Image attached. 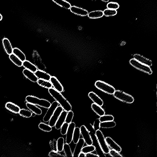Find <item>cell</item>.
<instances>
[{
	"label": "cell",
	"instance_id": "29",
	"mask_svg": "<svg viewBox=\"0 0 157 157\" xmlns=\"http://www.w3.org/2000/svg\"><path fill=\"white\" fill-rule=\"evenodd\" d=\"M9 57L11 61L16 66L18 67H21L22 66L23 62L14 54L12 53L9 55Z\"/></svg>",
	"mask_w": 157,
	"mask_h": 157
},
{
	"label": "cell",
	"instance_id": "47",
	"mask_svg": "<svg viewBox=\"0 0 157 157\" xmlns=\"http://www.w3.org/2000/svg\"><path fill=\"white\" fill-rule=\"evenodd\" d=\"M100 157V156L98 155L95 154L93 153H92V152H90V153H89L86 154V157Z\"/></svg>",
	"mask_w": 157,
	"mask_h": 157
},
{
	"label": "cell",
	"instance_id": "18",
	"mask_svg": "<svg viewBox=\"0 0 157 157\" xmlns=\"http://www.w3.org/2000/svg\"><path fill=\"white\" fill-rule=\"evenodd\" d=\"M88 96L95 104L101 106L104 105V101L95 92H90L88 93Z\"/></svg>",
	"mask_w": 157,
	"mask_h": 157
},
{
	"label": "cell",
	"instance_id": "30",
	"mask_svg": "<svg viewBox=\"0 0 157 157\" xmlns=\"http://www.w3.org/2000/svg\"><path fill=\"white\" fill-rule=\"evenodd\" d=\"M37 83L39 86L45 88L49 89L53 87L50 81L38 79Z\"/></svg>",
	"mask_w": 157,
	"mask_h": 157
},
{
	"label": "cell",
	"instance_id": "38",
	"mask_svg": "<svg viewBox=\"0 0 157 157\" xmlns=\"http://www.w3.org/2000/svg\"><path fill=\"white\" fill-rule=\"evenodd\" d=\"M104 15L108 17L113 16L116 15L117 14V11L116 10L111 9H106L104 11Z\"/></svg>",
	"mask_w": 157,
	"mask_h": 157
},
{
	"label": "cell",
	"instance_id": "9",
	"mask_svg": "<svg viewBox=\"0 0 157 157\" xmlns=\"http://www.w3.org/2000/svg\"><path fill=\"white\" fill-rule=\"evenodd\" d=\"M33 57L34 65L37 67L38 69L44 71L45 70L46 67L37 51H34Z\"/></svg>",
	"mask_w": 157,
	"mask_h": 157
},
{
	"label": "cell",
	"instance_id": "49",
	"mask_svg": "<svg viewBox=\"0 0 157 157\" xmlns=\"http://www.w3.org/2000/svg\"><path fill=\"white\" fill-rule=\"evenodd\" d=\"M3 16L0 13V21H1L3 19Z\"/></svg>",
	"mask_w": 157,
	"mask_h": 157
},
{
	"label": "cell",
	"instance_id": "41",
	"mask_svg": "<svg viewBox=\"0 0 157 157\" xmlns=\"http://www.w3.org/2000/svg\"><path fill=\"white\" fill-rule=\"evenodd\" d=\"M74 113L73 111H70L68 112L66 116L65 122L69 124L72 122L74 117Z\"/></svg>",
	"mask_w": 157,
	"mask_h": 157
},
{
	"label": "cell",
	"instance_id": "16",
	"mask_svg": "<svg viewBox=\"0 0 157 157\" xmlns=\"http://www.w3.org/2000/svg\"><path fill=\"white\" fill-rule=\"evenodd\" d=\"M85 142L83 138H80L79 141L76 144L75 148L73 153L74 157H78L79 154L82 152V150L84 144Z\"/></svg>",
	"mask_w": 157,
	"mask_h": 157
},
{
	"label": "cell",
	"instance_id": "17",
	"mask_svg": "<svg viewBox=\"0 0 157 157\" xmlns=\"http://www.w3.org/2000/svg\"><path fill=\"white\" fill-rule=\"evenodd\" d=\"M22 73L25 77L30 81L34 83L37 82L38 79L33 72L25 69L22 71Z\"/></svg>",
	"mask_w": 157,
	"mask_h": 157
},
{
	"label": "cell",
	"instance_id": "43",
	"mask_svg": "<svg viewBox=\"0 0 157 157\" xmlns=\"http://www.w3.org/2000/svg\"><path fill=\"white\" fill-rule=\"evenodd\" d=\"M101 122L99 119H96L94 121L93 125H92L94 131L95 132L97 130H99L100 129V123Z\"/></svg>",
	"mask_w": 157,
	"mask_h": 157
},
{
	"label": "cell",
	"instance_id": "40",
	"mask_svg": "<svg viewBox=\"0 0 157 157\" xmlns=\"http://www.w3.org/2000/svg\"><path fill=\"white\" fill-rule=\"evenodd\" d=\"M106 7L108 9H111L117 10L120 7L118 3L115 2H111L108 3L107 4Z\"/></svg>",
	"mask_w": 157,
	"mask_h": 157
},
{
	"label": "cell",
	"instance_id": "2",
	"mask_svg": "<svg viewBox=\"0 0 157 157\" xmlns=\"http://www.w3.org/2000/svg\"><path fill=\"white\" fill-rule=\"evenodd\" d=\"M27 102L38 105L46 109H48L51 105L48 100L44 99H40L36 97L32 96H28L26 98Z\"/></svg>",
	"mask_w": 157,
	"mask_h": 157
},
{
	"label": "cell",
	"instance_id": "34",
	"mask_svg": "<svg viewBox=\"0 0 157 157\" xmlns=\"http://www.w3.org/2000/svg\"><path fill=\"white\" fill-rule=\"evenodd\" d=\"M19 114L22 117L28 118L32 116V113L29 110L22 109H20Z\"/></svg>",
	"mask_w": 157,
	"mask_h": 157
},
{
	"label": "cell",
	"instance_id": "33",
	"mask_svg": "<svg viewBox=\"0 0 157 157\" xmlns=\"http://www.w3.org/2000/svg\"><path fill=\"white\" fill-rule=\"evenodd\" d=\"M64 139L63 137L58 138L57 141V151L59 152H61L63 150L64 143Z\"/></svg>",
	"mask_w": 157,
	"mask_h": 157
},
{
	"label": "cell",
	"instance_id": "46",
	"mask_svg": "<svg viewBox=\"0 0 157 157\" xmlns=\"http://www.w3.org/2000/svg\"><path fill=\"white\" fill-rule=\"evenodd\" d=\"M50 145L52 150L57 151V141L54 140L50 141Z\"/></svg>",
	"mask_w": 157,
	"mask_h": 157
},
{
	"label": "cell",
	"instance_id": "44",
	"mask_svg": "<svg viewBox=\"0 0 157 157\" xmlns=\"http://www.w3.org/2000/svg\"><path fill=\"white\" fill-rule=\"evenodd\" d=\"M110 156L113 157H122L123 156L121 155L119 152L113 150H110L109 153Z\"/></svg>",
	"mask_w": 157,
	"mask_h": 157
},
{
	"label": "cell",
	"instance_id": "37",
	"mask_svg": "<svg viewBox=\"0 0 157 157\" xmlns=\"http://www.w3.org/2000/svg\"><path fill=\"white\" fill-rule=\"evenodd\" d=\"M96 150V147L93 145H87L85 147H83L82 150V152L85 154L90 153Z\"/></svg>",
	"mask_w": 157,
	"mask_h": 157
},
{
	"label": "cell",
	"instance_id": "13",
	"mask_svg": "<svg viewBox=\"0 0 157 157\" xmlns=\"http://www.w3.org/2000/svg\"><path fill=\"white\" fill-rule=\"evenodd\" d=\"M105 139L108 146L111 149L119 152V153L122 151L121 147L111 137H107L105 138Z\"/></svg>",
	"mask_w": 157,
	"mask_h": 157
},
{
	"label": "cell",
	"instance_id": "7",
	"mask_svg": "<svg viewBox=\"0 0 157 157\" xmlns=\"http://www.w3.org/2000/svg\"><path fill=\"white\" fill-rule=\"evenodd\" d=\"M81 135H82L85 143L87 145L93 144V141L90 132L84 125H82L80 128Z\"/></svg>",
	"mask_w": 157,
	"mask_h": 157
},
{
	"label": "cell",
	"instance_id": "32",
	"mask_svg": "<svg viewBox=\"0 0 157 157\" xmlns=\"http://www.w3.org/2000/svg\"><path fill=\"white\" fill-rule=\"evenodd\" d=\"M81 135L80 128L79 127H75L74 132L73 141L75 144H76L79 141Z\"/></svg>",
	"mask_w": 157,
	"mask_h": 157
},
{
	"label": "cell",
	"instance_id": "5",
	"mask_svg": "<svg viewBox=\"0 0 157 157\" xmlns=\"http://www.w3.org/2000/svg\"><path fill=\"white\" fill-rule=\"evenodd\" d=\"M95 86L98 89L110 95H113L115 91L113 86L102 81H97L95 83Z\"/></svg>",
	"mask_w": 157,
	"mask_h": 157
},
{
	"label": "cell",
	"instance_id": "35",
	"mask_svg": "<svg viewBox=\"0 0 157 157\" xmlns=\"http://www.w3.org/2000/svg\"><path fill=\"white\" fill-rule=\"evenodd\" d=\"M66 157H73V153L72 152L71 147L69 144L67 143H65L64 144L63 150Z\"/></svg>",
	"mask_w": 157,
	"mask_h": 157
},
{
	"label": "cell",
	"instance_id": "6",
	"mask_svg": "<svg viewBox=\"0 0 157 157\" xmlns=\"http://www.w3.org/2000/svg\"><path fill=\"white\" fill-rule=\"evenodd\" d=\"M129 63L133 66L135 68L151 75L152 73V71L150 67L143 64L138 61L134 58L130 60Z\"/></svg>",
	"mask_w": 157,
	"mask_h": 157
},
{
	"label": "cell",
	"instance_id": "25",
	"mask_svg": "<svg viewBox=\"0 0 157 157\" xmlns=\"http://www.w3.org/2000/svg\"><path fill=\"white\" fill-rule=\"evenodd\" d=\"M91 108L93 111L98 115L100 117L105 115V112L101 106L98 105L95 103L91 105Z\"/></svg>",
	"mask_w": 157,
	"mask_h": 157
},
{
	"label": "cell",
	"instance_id": "27",
	"mask_svg": "<svg viewBox=\"0 0 157 157\" xmlns=\"http://www.w3.org/2000/svg\"><path fill=\"white\" fill-rule=\"evenodd\" d=\"M13 53L20 58L22 62L26 60V57L25 54L19 48H15L13 49Z\"/></svg>",
	"mask_w": 157,
	"mask_h": 157
},
{
	"label": "cell",
	"instance_id": "14",
	"mask_svg": "<svg viewBox=\"0 0 157 157\" xmlns=\"http://www.w3.org/2000/svg\"><path fill=\"white\" fill-rule=\"evenodd\" d=\"M50 81L52 86L56 90L60 92H63L64 88L62 84L57 79L55 76H51Z\"/></svg>",
	"mask_w": 157,
	"mask_h": 157
},
{
	"label": "cell",
	"instance_id": "11",
	"mask_svg": "<svg viewBox=\"0 0 157 157\" xmlns=\"http://www.w3.org/2000/svg\"><path fill=\"white\" fill-rule=\"evenodd\" d=\"M75 127V124L74 122H71L69 124L66 134V143L68 144H70L73 141V134Z\"/></svg>",
	"mask_w": 157,
	"mask_h": 157
},
{
	"label": "cell",
	"instance_id": "50",
	"mask_svg": "<svg viewBox=\"0 0 157 157\" xmlns=\"http://www.w3.org/2000/svg\"><path fill=\"white\" fill-rule=\"evenodd\" d=\"M101 1L105 3L108 2L109 1V0H101Z\"/></svg>",
	"mask_w": 157,
	"mask_h": 157
},
{
	"label": "cell",
	"instance_id": "48",
	"mask_svg": "<svg viewBox=\"0 0 157 157\" xmlns=\"http://www.w3.org/2000/svg\"><path fill=\"white\" fill-rule=\"evenodd\" d=\"M79 157H86V154H84L82 152H81L80 154H79Z\"/></svg>",
	"mask_w": 157,
	"mask_h": 157
},
{
	"label": "cell",
	"instance_id": "4",
	"mask_svg": "<svg viewBox=\"0 0 157 157\" xmlns=\"http://www.w3.org/2000/svg\"><path fill=\"white\" fill-rule=\"evenodd\" d=\"M113 96L116 99L127 104H132L134 101L132 96L121 91L115 90Z\"/></svg>",
	"mask_w": 157,
	"mask_h": 157
},
{
	"label": "cell",
	"instance_id": "10",
	"mask_svg": "<svg viewBox=\"0 0 157 157\" xmlns=\"http://www.w3.org/2000/svg\"><path fill=\"white\" fill-rule=\"evenodd\" d=\"M63 110L64 109L61 106H58L49 120V125L52 127H55L57 121Z\"/></svg>",
	"mask_w": 157,
	"mask_h": 157
},
{
	"label": "cell",
	"instance_id": "31",
	"mask_svg": "<svg viewBox=\"0 0 157 157\" xmlns=\"http://www.w3.org/2000/svg\"><path fill=\"white\" fill-rule=\"evenodd\" d=\"M116 123L114 121L105 122H101L100 128H111L116 126Z\"/></svg>",
	"mask_w": 157,
	"mask_h": 157
},
{
	"label": "cell",
	"instance_id": "3",
	"mask_svg": "<svg viewBox=\"0 0 157 157\" xmlns=\"http://www.w3.org/2000/svg\"><path fill=\"white\" fill-rule=\"evenodd\" d=\"M95 135L102 152L106 154H109L110 150L102 132L100 129L97 130L95 132Z\"/></svg>",
	"mask_w": 157,
	"mask_h": 157
},
{
	"label": "cell",
	"instance_id": "12",
	"mask_svg": "<svg viewBox=\"0 0 157 157\" xmlns=\"http://www.w3.org/2000/svg\"><path fill=\"white\" fill-rule=\"evenodd\" d=\"M70 10L74 14L83 17L88 15L89 13L86 10L75 6H71Z\"/></svg>",
	"mask_w": 157,
	"mask_h": 157
},
{
	"label": "cell",
	"instance_id": "42",
	"mask_svg": "<svg viewBox=\"0 0 157 157\" xmlns=\"http://www.w3.org/2000/svg\"><path fill=\"white\" fill-rule=\"evenodd\" d=\"M69 124L65 122L61 128V133L62 135H66L67 130H68Z\"/></svg>",
	"mask_w": 157,
	"mask_h": 157
},
{
	"label": "cell",
	"instance_id": "23",
	"mask_svg": "<svg viewBox=\"0 0 157 157\" xmlns=\"http://www.w3.org/2000/svg\"><path fill=\"white\" fill-rule=\"evenodd\" d=\"M26 105L29 110L36 115H40L42 114V110L36 105L28 102L26 103Z\"/></svg>",
	"mask_w": 157,
	"mask_h": 157
},
{
	"label": "cell",
	"instance_id": "36",
	"mask_svg": "<svg viewBox=\"0 0 157 157\" xmlns=\"http://www.w3.org/2000/svg\"><path fill=\"white\" fill-rule=\"evenodd\" d=\"M38 127L42 131L46 132H50L52 130V127L50 125L43 123L39 124Z\"/></svg>",
	"mask_w": 157,
	"mask_h": 157
},
{
	"label": "cell",
	"instance_id": "19",
	"mask_svg": "<svg viewBox=\"0 0 157 157\" xmlns=\"http://www.w3.org/2000/svg\"><path fill=\"white\" fill-rule=\"evenodd\" d=\"M3 47L7 54L9 55L13 53V48L8 38H4L3 40Z\"/></svg>",
	"mask_w": 157,
	"mask_h": 157
},
{
	"label": "cell",
	"instance_id": "1",
	"mask_svg": "<svg viewBox=\"0 0 157 157\" xmlns=\"http://www.w3.org/2000/svg\"><path fill=\"white\" fill-rule=\"evenodd\" d=\"M48 92L64 110L68 112L72 109V107L70 102L62 95L61 92L57 91L53 87L49 89Z\"/></svg>",
	"mask_w": 157,
	"mask_h": 157
},
{
	"label": "cell",
	"instance_id": "15",
	"mask_svg": "<svg viewBox=\"0 0 157 157\" xmlns=\"http://www.w3.org/2000/svg\"><path fill=\"white\" fill-rule=\"evenodd\" d=\"M67 113L68 112L65 110L62 111L55 125L56 129L57 130L60 129L62 125L65 122Z\"/></svg>",
	"mask_w": 157,
	"mask_h": 157
},
{
	"label": "cell",
	"instance_id": "21",
	"mask_svg": "<svg viewBox=\"0 0 157 157\" xmlns=\"http://www.w3.org/2000/svg\"><path fill=\"white\" fill-rule=\"evenodd\" d=\"M38 79L50 81L51 76L44 71L38 69L34 73Z\"/></svg>",
	"mask_w": 157,
	"mask_h": 157
},
{
	"label": "cell",
	"instance_id": "39",
	"mask_svg": "<svg viewBox=\"0 0 157 157\" xmlns=\"http://www.w3.org/2000/svg\"><path fill=\"white\" fill-rule=\"evenodd\" d=\"M101 122L111 121H114V117L111 115H104L100 117L99 118Z\"/></svg>",
	"mask_w": 157,
	"mask_h": 157
},
{
	"label": "cell",
	"instance_id": "26",
	"mask_svg": "<svg viewBox=\"0 0 157 157\" xmlns=\"http://www.w3.org/2000/svg\"><path fill=\"white\" fill-rule=\"evenodd\" d=\"M22 66H23L25 69L32 71L34 73L38 70L37 67L34 64L28 60H26L23 62Z\"/></svg>",
	"mask_w": 157,
	"mask_h": 157
},
{
	"label": "cell",
	"instance_id": "24",
	"mask_svg": "<svg viewBox=\"0 0 157 157\" xmlns=\"http://www.w3.org/2000/svg\"><path fill=\"white\" fill-rule=\"evenodd\" d=\"M88 15L90 19H95L100 18L104 16V14L103 11L96 10L89 13Z\"/></svg>",
	"mask_w": 157,
	"mask_h": 157
},
{
	"label": "cell",
	"instance_id": "22",
	"mask_svg": "<svg viewBox=\"0 0 157 157\" xmlns=\"http://www.w3.org/2000/svg\"><path fill=\"white\" fill-rule=\"evenodd\" d=\"M5 107L7 110L16 114L19 113L21 109L19 106L11 102L7 103Z\"/></svg>",
	"mask_w": 157,
	"mask_h": 157
},
{
	"label": "cell",
	"instance_id": "28",
	"mask_svg": "<svg viewBox=\"0 0 157 157\" xmlns=\"http://www.w3.org/2000/svg\"><path fill=\"white\" fill-rule=\"evenodd\" d=\"M52 1L58 5L67 9H70L71 7V4L65 0H52Z\"/></svg>",
	"mask_w": 157,
	"mask_h": 157
},
{
	"label": "cell",
	"instance_id": "20",
	"mask_svg": "<svg viewBox=\"0 0 157 157\" xmlns=\"http://www.w3.org/2000/svg\"><path fill=\"white\" fill-rule=\"evenodd\" d=\"M133 57L134 59L143 64L150 67L152 65V62L151 60L141 55L136 54L134 55Z\"/></svg>",
	"mask_w": 157,
	"mask_h": 157
},
{
	"label": "cell",
	"instance_id": "45",
	"mask_svg": "<svg viewBox=\"0 0 157 157\" xmlns=\"http://www.w3.org/2000/svg\"><path fill=\"white\" fill-rule=\"evenodd\" d=\"M49 156L50 157L65 156H64L61 155L59 153V152L53 150L49 152Z\"/></svg>",
	"mask_w": 157,
	"mask_h": 157
},
{
	"label": "cell",
	"instance_id": "8",
	"mask_svg": "<svg viewBox=\"0 0 157 157\" xmlns=\"http://www.w3.org/2000/svg\"><path fill=\"white\" fill-rule=\"evenodd\" d=\"M59 104L56 101L52 102L44 117L43 118L44 122L46 123L49 122Z\"/></svg>",
	"mask_w": 157,
	"mask_h": 157
}]
</instances>
